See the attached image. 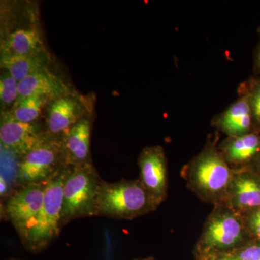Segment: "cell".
<instances>
[{
	"label": "cell",
	"instance_id": "cell-1",
	"mask_svg": "<svg viewBox=\"0 0 260 260\" xmlns=\"http://www.w3.org/2000/svg\"><path fill=\"white\" fill-rule=\"evenodd\" d=\"M219 133L215 131L208 135L201 151L181 170L188 189L213 206L225 201L233 174V169L219 151Z\"/></svg>",
	"mask_w": 260,
	"mask_h": 260
},
{
	"label": "cell",
	"instance_id": "cell-2",
	"mask_svg": "<svg viewBox=\"0 0 260 260\" xmlns=\"http://www.w3.org/2000/svg\"><path fill=\"white\" fill-rule=\"evenodd\" d=\"M70 169L64 166L48 180L42 209L18 231L24 245L30 250L44 249L60 233L63 191Z\"/></svg>",
	"mask_w": 260,
	"mask_h": 260
},
{
	"label": "cell",
	"instance_id": "cell-3",
	"mask_svg": "<svg viewBox=\"0 0 260 260\" xmlns=\"http://www.w3.org/2000/svg\"><path fill=\"white\" fill-rule=\"evenodd\" d=\"M253 239L242 215L224 202L214 205L197 244V251L199 256L231 253Z\"/></svg>",
	"mask_w": 260,
	"mask_h": 260
},
{
	"label": "cell",
	"instance_id": "cell-4",
	"mask_svg": "<svg viewBox=\"0 0 260 260\" xmlns=\"http://www.w3.org/2000/svg\"><path fill=\"white\" fill-rule=\"evenodd\" d=\"M140 179L107 182L98 189L94 216L133 220L156 210Z\"/></svg>",
	"mask_w": 260,
	"mask_h": 260
},
{
	"label": "cell",
	"instance_id": "cell-5",
	"mask_svg": "<svg viewBox=\"0 0 260 260\" xmlns=\"http://www.w3.org/2000/svg\"><path fill=\"white\" fill-rule=\"evenodd\" d=\"M102 180L91 162L71 167L63 191L61 228L75 219L94 216Z\"/></svg>",
	"mask_w": 260,
	"mask_h": 260
},
{
	"label": "cell",
	"instance_id": "cell-6",
	"mask_svg": "<svg viewBox=\"0 0 260 260\" xmlns=\"http://www.w3.org/2000/svg\"><path fill=\"white\" fill-rule=\"evenodd\" d=\"M64 166L62 140L52 136L20 158L17 179L21 186L46 181Z\"/></svg>",
	"mask_w": 260,
	"mask_h": 260
},
{
	"label": "cell",
	"instance_id": "cell-7",
	"mask_svg": "<svg viewBox=\"0 0 260 260\" xmlns=\"http://www.w3.org/2000/svg\"><path fill=\"white\" fill-rule=\"evenodd\" d=\"M140 180L154 205L158 208L167 198L169 171L165 151L161 146L146 147L138 158Z\"/></svg>",
	"mask_w": 260,
	"mask_h": 260
},
{
	"label": "cell",
	"instance_id": "cell-8",
	"mask_svg": "<svg viewBox=\"0 0 260 260\" xmlns=\"http://www.w3.org/2000/svg\"><path fill=\"white\" fill-rule=\"evenodd\" d=\"M35 123H24L5 116L0 126L1 145L21 158L51 138Z\"/></svg>",
	"mask_w": 260,
	"mask_h": 260
},
{
	"label": "cell",
	"instance_id": "cell-9",
	"mask_svg": "<svg viewBox=\"0 0 260 260\" xmlns=\"http://www.w3.org/2000/svg\"><path fill=\"white\" fill-rule=\"evenodd\" d=\"M47 183L48 180L22 186L8 198L5 213L18 232L42 209Z\"/></svg>",
	"mask_w": 260,
	"mask_h": 260
},
{
	"label": "cell",
	"instance_id": "cell-10",
	"mask_svg": "<svg viewBox=\"0 0 260 260\" xmlns=\"http://www.w3.org/2000/svg\"><path fill=\"white\" fill-rule=\"evenodd\" d=\"M225 203L243 214L260 208V177L250 167L233 169Z\"/></svg>",
	"mask_w": 260,
	"mask_h": 260
},
{
	"label": "cell",
	"instance_id": "cell-11",
	"mask_svg": "<svg viewBox=\"0 0 260 260\" xmlns=\"http://www.w3.org/2000/svg\"><path fill=\"white\" fill-rule=\"evenodd\" d=\"M238 91V90H237ZM211 125L227 137H237L254 131L249 98L238 91V99L227 109L213 116Z\"/></svg>",
	"mask_w": 260,
	"mask_h": 260
},
{
	"label": "cell",
	"instance_id": "cell-12",
	"mask_svg": "<svg viewBox=\"0 0 260 260\" xmlns=\"http://www.w3.org/2000/svg\"><path fill=\"white\" fill-rule=\"evenodd\" d=\"M222 156L232 169L248 167L260 150V133L253 131L237 137H226L219 142Z\"/></svg>",
	"mask_w": 260,
	"mask_h": 260
},
{
	"label": "cell",
	"instance_id": "cell-13",
	"mask_svg": "<svg viewBox=\"0 0 260 260\" xmlns=\"http://www.w3.org/2000/svg\"><path fill=\"white\" fill-rule=\"evenodd\" d=\"M91 124L81 118L64 134L62 139L64 165L75 167L90 162V147Z\"/></svg>",
	"mask_w": 260,
	"mask_h": 260
},
{
	"label": "cell",
	"instance_id": "cell-14",
	"mask_svg": "<svg viewBox=\"0 0 260 260\" xmlns=\"http://www.w3.org/2000/svg\"><path fill=\"white\" fill-rule=\"evenodd\" d=\"M78 101L69 95L54 99L48 112L47 134L54 136L65 133L81 119Z\"/></svg>",
	"mask_w": 260,
	"mask_h": 260
},
{
	"label": "cell",
	"instance_id": "cell-15",
	"mask_svg": "<svg viewBox=\"0 0 260 260\" xmlns=\"http://www.w3.org/2000/svg\"><path fill=\"white\" fill-rule=\"evenodd\" d=\"M19 97L41 96L57 98L68 93V87L60 78L49 70L30 75L19 82Z\"/></svg>",
	"mask_w": 260,
	"mask_h": 260
},
{
	"label": "cell",
	"instance_id": "cell-16",
	"mask_svg": "<svg viewBox=\"0 0 260 260\" xmlns=\"http://www.w3.org/2000/svg\"><path fill=\"white\" fill-rule=\"evenodd\" d=\"M44 53L42 38L32 28L15 30L2 44V55H40Z\"/></svg>",
	"mask_w": 260,
	"mask_h": 260
},
{
	"label": "cell",
	"instance_id": "cell-17",
	"mask_svg": "<svg viewBox=\"0 0 260 260\" xmlns=\"http://www.w3.org/2000/svg\"><path fill=\"white\" fill-rule=\"evenodd\" d=\"M1 67L18 82L47 70V59L40 55H2Z\"/></svg>",
	"mask_w": 260,
	"mask_h": 260
},
{
	"label": "cell",
	"instance_id": "cell-18",
	"mask_svg": "<svg viewBox=\"0 0 260 260\" xmlns=\"http://www.w3.org/2000/svg\"><path fill=\"white\" fill-rule=\"evenodd\" d=\"M47 100V98L41 96L18 98L8 115L21 122L35 123Z\"/></svg>",
	"mask_w": 260,
	"mask_h": 260
},
{
	"label": "cell",
	"instance_id": "cell-19",
	"mask_svg": "<svg viewBox=\"0 0 260 260\" xmlns=\"http://www.w3.org/2000/svg\"><path fill=\"white\" fill-rule=\"evenodd\" d=\"M238 91L246 93L249 98L254 131L260 133V78L252 75L239 85Z\"/></svg>",
	"mask_w": 260,
	"mask_h": 260
},
{
	"label": "cell",
	"instance_id": "cell-20",
	"mask_svg": "<svg viewBox=\"0 0 260 260\" xmlns=\"http://www.w3.org/2000/svg\"><path fill=\"white\" fill-rule=\"evenodd\" d=\"M19 82L8 72L0 79V99L4 106L15 103L19 97Z\"/></svg>",
	"mask_w": 260,
	"mask_h": 260
},
{
	"label": "cell",
	"instance_id": "cell-21",
	"mask_svg": "<svg viewBox=\"0 0 260 260\" xmlns=\"http://www.w3.org/2000/svg\"><path fill=\"white\" fill-rule=\"evenodd\" d=\"M231 254L238 260H260V240L253 239Z\"/></svg>",
	"mask_w": 260,
	"mask_h": 260
},
{
	"label": "cell",
	"instance_id": "cell-22",
	"mask_svg": "<svg viewBox=\"0 0 260 260\" xmlns=\"http://www.w3.org/2000/svg\"><path fill=\"white\" fill-rule=\"evenodd\" d=\"M241 215L246 229L253 239L260 240V208Z\"/></svg>",
	"mask_w": 260,
	"mask_h": 260
},
{
	"label": "cell",
	"instance_id": "cell-23",
	"mask_svg": "<svg viewBox=\"0 0 260 260\" xmlns=\"http://www.w3.org/2000/svg\"><path fill=\"white\" fill-rule=\"evenodd\" d=\"M257 34L259 39L253 54V71H254L253 75L260 78V26L257 29Z\"/></svg>",
	"mask_w": 260,
	"mask_h": 260
},
{
	"label": "cell",
	"instance_id": "cell-24",
	"mask_svg": "<svg viewBox=\"0 0 260 260\" xmlns=\"http://www.w3.org/2000/svg\"><path fill=\"white\" fill-rule=\"evenodd\" d=\"M199 259L202 260H238L231 253L225 254H211V255L200 256Z\"/></svg>",
	"mask_w": 260,
	"mask_h": 260
},
{
	"label": "cell",
	"instance_id": "cell-25",
	"mask_svg": "<svg viewBox=\"0 0 260 260\" xmlns=\"http://www.w3.org/2000/svg\"><path fill=\"white\" fill-rule=\"evenodd\" d=\"M249 167L260 177V150L255 158L251 162Z\"/></svg>",
	"mask_w": 260,
	"mask_h": 260
},
{
	"label": "cell",
	"instance_id": "cell-26",
	"mask_svg": "<svg viewBox=\"0 0 260 260\" xmlns=\"http://www.w3.org/2000/svg\"><path fill=\"white\" fill-rule=\"evenodd\" d=\"M8 190V182H7L4 176H3V174H2L1 177H0V194H1V196L3 197L6 195Z\"/></svg>",
	"mask_w": 260,
	"mask_h": 260
},
{
	"label": "cell",
	"instance_id": "cell-27",
	"mask_svg": "<svg viewBox=\"0 0 260 260\" xmlns=\"http://www.w3.org/2000/svg\"><path fill=\"white\" fill-rule=\"evenodd\" d=\"M200 259V260H202V259Z\"/></svg>",
	"mask_w": 260,
	"mask_h": 260
}]
</instances>
